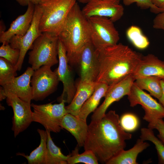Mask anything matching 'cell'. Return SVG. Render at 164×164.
<instances>
[{"mask_svg":"<svg viewBox=\"0 0 164 164\" xmlns=\"http://www.w3.org/2000/svg\"><path fill=\"white\" fill-rule=\"evenodd\" d=\"M59 65L55 71L60 81L63 85V90L57 100L60 103L63 101L69 104L76 91L72 70L67 56L66 51L62 43L59 39L58 48Z\"/></svg>","mask_w":164,"mask_h":164,"instance_id":"30bf717a","label":"cell"},{"mask_svg":"<svg viewBox=\"0 0 164 164\" xmlns=\"http://www.w3.org/2000/svg\"><path fill=\"white\" fill-rule=\"evenodd\" d=\"M120 124L125 131L132 132L138 128L139 121L135 115L131 113H126L122 115L121 118Z\"/></svg>","mask_w":164,"mask_h":164,"instance_id":"4dcf8cb0","label":"cell"},{"mask_svg":"<svg viewBox=\"0 0 164 164\" xmlns=\"http://www.w3.org/2000/svg\"><path fill=\"white\" fill-rule=\"evenodd\" d=\"M162 79L158 77L149 76L137 78L134 83L141 89L147 91L151 95L159 99L162 93Z\"/></svg>","mask_w":164,"mask_h":164,"instance_id":"cb8c5ba5","label":"cell"},{"mask_svg":"<svg viewBox=\"0 0 164 164\" xmlns=\"http://www.w3.org/2000/svg\"><path fill=\"white\" fill-rule=\"evenodd\" d=\"M152 1L155 6L164 11V0H152Z\"/></svg>","mask_w":164,"mask_h":164,"instance_id":"d590c367","label":"cell"},{"mask_svg":"<svg viewBox=\"0 0 164 164\" xmlns=\"http://www.w3.org/2000/svg\"><path fill=\"white\" fill-rule=\"evenodd\" d=\"M41 15V10L39 4L36 5L33 19L26 33L23 36H14L9 41V45L12 48L20 50L19 60L15 66L17 71L21 70L27 51L35 40L42 33L39 29Z\"/></svg>","mask_w":164,"mask_h":164,"instance_id":"8fae6325","label":"cell"},{"mask_svg":"<svg viewBox=\"0 0 164 164\" xmlns=\"http://www.w3.org/2000/svg\"><path fill=\"white\" fill-rule=\"evenodd\" d=\"M149 146L140 138L137 139L134 146L128 150L124 149L110 159L106 164H138L136 159L138 154Z\"/></svg>","mask_w":164,"mask_h":164,"instance_id":"44dd1931","label":"cell"},{"mask_svg":"<svg viewBox=\"0 0 164 164\" xmlns=\"http://www.w3.org/2000/svg\"><path fill=\"white\" fill-rule=\"evenodd\" d=\"M135 79L131 75L119 82L109 86L101 104L97 108L91 117V120L101 119L105 114L108 108L113 103L119 101L124 96L129 93Z\"/></svg>","mask_w":164,"mask_h":164,"instance_id":"9a60e30c","label":"cell"},{"mask_svg":"<svg viewBox=\"0 0 164 164\" xmlns=\"http://www.w3.org/2000/svg\"><path fill=\"white\" fill-rule=\"evenodd\" d=\"M6 98V96L3 87H0V101H1Z\"/></svg>","mask_w":164,"mask_h":164,"instance_id":"74e56055","label":"cell"},{"mask_svg":"<svg viewBox=\"0 0 164 164\" xmlns=\"http://www.w3.org/2000/svg\"><path fill=\"white\" fill-rule=\"evenodd\" d=\"M97 51L99 69L95 82L109 86L133 75L143 56L121 43Z\"/></svg>","mask_w":164,"mask_h":164,"instance_id":"7a4b0ae2","label":"cell"},{"mask_svg":"<svg viewBox=\"0 0 164 164\" xmlns=\"http://www.w3.org/2000/svg\"><path fill=\"white\" fill-rule=\"evenodd\" d=\"M76 0H42L39 29L58 36L70 10Z\"/></svg>","mask_w":164,"mask_h":164,"instance_id":"277c9868","label":"cell"},{"mask_svg":"<svg viewBox=\"0 0 164 164\" xmlns=\"http://www.w3.org/2000/svg\"><path fill=\"white\" fill-rule=\"evenodd\" d=\"M51 67L43 65L34 70L31 80L32 100H43L56 89L60 81Z\"/></svg>","mask_w":164,"mask_h":164,"instance_id":"ba28073f","label":"cell"},{"mask_svg":"<svg viewBox=\"0 0 164 164\" xmlns=\"http://www.w3.org/2000/svg\"><path fill=\"white\" fill-rule=\"evenodd\" d=\"M133 76L135 80L149 76H156L164 80V61L152 54L143 56Z\"/></svg>","mask_w":164,"mask_h":164,"instance_id":"ac0fdd59","label":"cell"},{"mask_svg":"<svg viewBox=\"0 0 164 164\" xmlns=\"http://www.w3.org/2000/svg\"><path fill=\"white\" fill-rule=\"evenodd\" d=\"M58 36L66 50L69 64H76L80 51L91 41L88 19L77 2L70 10Z\"/></svg>","mask_w":164,"mask_h":164,"instance_id":"3957f363","label":"cell"},{"mask_svg":"<svg viewBox=\"0 0 164 164\" xmlns=\"http://www.w3.org/2000/svg\"><path fill=\"white\" fill-rule=\"evenodd\" d=\"M76 64L80 68V80L95 82L99 73V64L97 51L91 41L80 51Z\"/></svg>","mask_w":164,"mask_h":164,"instance_id":"5bb4252c","label":"cell"},{"mask_svg":"<svg viewBox=\"0 0 164 164\" xmlns=\"http://www.w3.org/2000/svg\"><path fill=\"white\" fill-rule=\"evenodd\" d=\"M132 137L121 126L119 115L111 110L100 120H91L83 147L84 150L93 151L101 163L106 164L124 149L125 140Z\"/></svg>","mask_w":164,"mask_h":164,"instance_id":"6da1fadb","label":"cell"},{"mask_svg":"<svg viewBox=\"0 0 164 164\" xmlns=\"http://www.w3.org/2000/svg\"><path fill=\"white\" fill-rule=\"evenodd\" d=\"M60 125L74 137L79 147L84 146L88 133L87 121L67 113L63 117Z\"/></svg>","mask_w":164,"mask_h":164,"instance_id":"d6986e66","label":"cell"},{"mask_svg":"<svg viewBox=\"0 0 164 164\" xmlns=\"http://www.w3.org/2000/svg\"><path fill=\"white\" fill-rule=\"evenodd\" d=\"M90 0H78L79 2L82 3H86Z\"/></svg>","mask_w":164,"mask_h":164,"instance_id":"f35d334b","label":"cell"},{"mask_svg":"<svg viewBox=\"0 0 164 164\" xmlns=\"http://www.w3.org/2000/svg\"><path fill=\"white\" fill-rule=\"evenodd\" d=\"M96 82L80 80L71 102L65 106L67 113L77 117L82 106L94 92Z\"/></svg>","mask_w":164,"mask_h":164,"instance_id":"ffe728a7","label":"cell"},{"mask_svg":"<svg viewBox=\"0 0 164 164\" xmlns=\"http://www.w3.org/2000/svg\"><path fill=\"white\" fill-rule=\"evenodd\" d=\"M20 54L19 49L12 48L9 44H2L0 47V57L3 58L15 66L18 63Z\"/></svg>","mask_w":164,"mask_h":164,"instance_id":"f546056e","label":"cell"},{"mask_svg":"<svg viewBox=\"0 0 164 164\" xmlns=\"http://www.w3.org/2000/svg\"><path fill=\"white\" fill-rule=\"evenodd\" d=\"M47 134L46 141V164H67L68 155H63L61 148L53 142L50 132L46 130Z\"/></svg>","mask_w":164,"mask_h":164,"instance_id":"d4e9b609","label":"cell"},{"mask_svg":"<svg viewBox=\"0 0 164 164\" xmlns=\"http://www.w3.org/2000/svg\"><path fill=\"white\" fill-rule=\"evenodd\" d=\"M16 2L22 6H28L29 2L35 5L39 4L42 0H16Z\"/></svg>","mask_w":164,"mask_h":164,"instance_id":"e575fe53","label":"cell"},{"mask_svg":"<svg viewBox=\"0 0 164 164\" xmlns=\"http://www.w3.org/2000/svg\"><path fill=\"white\" fill-rule=\"evenodd\" d=\"M161 85L162 89V93L161 97L158 100L159 103L164 108V80H161Z\"/></svg>","mask_w":164,"mask_h":164,"instance_id":"8d00e7d4","label":"cell"},{"mask_svg":"<svg viewBox=\"0 0 164 164\" xmlns=\"http://www.w3.org/2000/svg\"><path fill=\"white\" fill-rule=\"evenodd\" d=\"M63 101L58 104L50 103L42 104L32 103V121L42 125L46 130L54 133L60 132V124L64 116L67 114Z\"/></svg>","mask_w":164,"mask_h":164,"instance_id":"52a82bcc","label":"cell"},{"mask_svg":"<svg viewBox=\"0 0 164 164\" xmlns=\"http://www.w3.org/2000/svg\"><path fill=\"white\" fill-rule=\"evenodd\" d=\"M27 6L26 12L14 20L7 31L0 32V42L2 44H9L13 36H23L29 29L33 19L35 5L29 2Z\"/></svg>","mask_w":164,"mask_h":164,"instance_id":"e0dca14e","label":"cell"},{"mask_svg":"<svg viewBox=\"0 0 164 164\" xmlns=\"http://www.w3.org/2000/svg\"><path fill=\"white\" fill-rule=\"evenodd\" d=\"M128 98L130 106L134 107L139 104L142 106L145 114L143 119L151 124L164 118V108L151 96L139 88L134 82Z\"/></svg>","mask_w":164,"mask_h":164,"instance_id":"9c48e42d","label":"cell"},{"mask_svg":"<svg viewBox=\"0 0 164 164\" xmlns=\"http://www.w3.org/2000/svg\"><path fill=\"white\" fill-rule=\"evenodd\" d=\"M15 66L6 59L0 58V84L3 86L11 82L17 75Z\"/></svg>","mask_w":164,"mask_h":164,"instance_id":"f1b7e54d","label":"cell"},{"mask_svg":"<svg viewBox=\"0 0 164 164\" xmlns=\"http://www.w3.org/2000/svg\"><path fill=\"white\" fill-rule=\"evenodd\" d=\"M32 67H29L21 75L15 77L11 82L2 86L6 94H13L23 101L31 104L32 91L31 80L34 73Z\"/></svg>","mask_w":164,"mask_h":164,"instance_id":"2e32d148","label":"cell"},{"mask_svg":"<svg viewBox=\"0 0 164 164\" xmlns=\"http://www.w3.org/2000/svg\"><path fill=\"white\" fill-rule=\"evenodd\" d=\"M90 27L91 41L97 50L118 43V31L110 19L101 16L87 19Z\"/></svg>","mask_w":164,"mask_h":164,"instance_id":"8992f818","label":"cell"},{"mask_svg":"<svg viewBox=\"0 0 164 164\" xmlns=\"http://www.w3.org/2000/svg\"><path fill=\"white\" fill-rule=\"evenodd\" d=\"M6 96L7 104L13 111L12 130L16 137L33 122L31 104L23 101L13 94H7Z\"/></svg>","mask_w":164,"mask_h":164,"instance_id":"4fadbf2b","label":"cell"},{"mask_svg":"<svg viewBox=\"0 0 164 164\" xmlns=\"http://www.w3.org/2000/svg\"><path fill=\"white\" fill-rule=\"evenodd\" d=\"M37 131L40 137V143L39 146L33 150L29 155L18 152L17 155L25 157L29 164H46V141L47 134L46 130L38 128Z\"/></svg>","mask_w":164,"mask_h":164,"instance_id":"603a6c76","label":"cell"},{"mask_svg":"<svg viewBox=\"0 0 164 164\" xmlns=\"http://www.w3.org/2000/svg\"><path fill=\"white\" fill-rule=\"evenodd\" d=\"M109 86L104 83L97 82L94 92L82 106L77 117L87 121L88 116L95 110L101 99L105 96Z\"/></svg>","mask_w":164,"mask_h":164,"instance_id":"7402d4cb","label":"cell"},{"mask_svg":"<svg viewBox=\"0 0 164 164\" xmlns=\"http://www.w3.org/2000/svg\"><path fill=\"white\" fill-rule=\"evenodd\" d=\"M153 27L155 29L164 30V11L158 14L154 18Z\"/></svg>","mask_w":164,"mask_h":164,"instance_id":"836d02e7","label":"cell"},{"mask_svg":"<svg viewBox=\"0 0 164 164\" xmlns=\"http://www.w3.org/2000/svg\"><path fill=\"white\" fill-rule=\"evenodd\" d=\"M140 138L143 141H149L154 144L158 154V163L164 164V143L155 135L152 129L148 128H142Z\"/></svg>","mask_w":164,"mask_h":164,"instance_id":"4316f807","label":"cell"},{"mask_svg":"<svg viewBox=\"0 0 164 164\" xmlns=\"http://www.w3.org/2000/svg\"><path fill=\"white\" fill-rule=\"evenodd\" d=\"M148 128L157 129L159 132L158 138L164 143V121L162 119H159L153 124H149Z\"/></svg>","mask_w":164,"mask_h":164,"instance_id":"d6a6232c","label":"cell"},{"mask_svg":"<svg viewBox=\"0 0 164 164\" xmlns=\"http://www.w3.org/2000/svg\"><path fill=\"white\" fill-rule=\"evenodd\" d=\"M127 36L133 45L136 48L143 50L149 45V42L138 27L132 26L129 27L126 32Z\"/></svg>","mask_w":164,"mask_h":164,"instance_id":"83f0119b","label":"cell"},{"mask_svg":"<svg viewBox=\"0 0 164 164\" xmlns=\"http://www.w3.org/2000/svg\"><path fill=\"white\" fill-rule=\"evenodd\" d=\"M120 0H90L82 11L87 19L95 16L105 17L114 22L120 19L124 13Z\"/></svg>","mask_w":164,"mask_h":164,"instance_id":"7c38bea8","label":"cell"},{"mask_svg":"<svg viewBox=\"0 0 164 164\" xmlns=\"http://www.w3.org/2000/svg\"><path fill=\"white\" fill-rule=\"evenodd\" d=\"M79 146L77 145L74 150L69 154L67 164H75L83 163L86 164H98V160L93 151L90 150H85L81 154H79Z\"/></svg>","mask_w":164,"mask_h":164,"instance_id":"484cf974","label":"cell"},{"mask_svg":"<svg viewBox=\"0 0 164 164\" xmlns=\"http://www.w3.org/2000/svg\"><path fill=\"white\" fill-rule=\"evenodd\" d=\"M125 6H129L132 3H136L141 9H149L150 11L154 13L158 14L164 11L155 6L152 3V0H122Z\"/></svg>","mask_w":164,"mask_h":164,"instance_id":"1f68e13d","label":"cell"},{"mask_svg":"<svg viewBox=\"0 0 164 164\" xmlns=\"http://www.w3.org/2000/svg\"><path fill=\"white\" fill-rule=\"evenodd\" d=\"M59 37L48 32H42L34 41L29 53L28 62L35 70L43 65L52 67L57 59Z\"/></svg>","mask_w":164,"mask_h":164,"instance_id":"5b68a950","label":"cell"}]
</instances>
